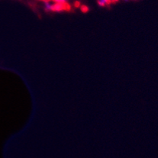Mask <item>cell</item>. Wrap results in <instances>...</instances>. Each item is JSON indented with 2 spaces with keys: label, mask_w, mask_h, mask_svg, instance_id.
Returning <instances> with one entry per match:
<instances>
[{
  "label": "cell",
  "mask_w": 158,
  "mask_h": 158,
  "mask_svg": "<svg viewBox=\"0 0 158 158\" xmlns=\"http://www.w3.org/2000/svg\"><path fill=\"white\" fill-rule=\"evenodd\" d=\"M45 9L47 11L59 12L70 10V6L68 5V3H50V2H45Z\"/></svg>",
  "instance_id": "obj_1"
},
{
  "label": "cell",
  "mask_w": 158,
  "mask_h": 158,
  "mask_svg": "<svg viewBox=\"0 0 158 158\" xmlns=\"http://www.w3.org/2000/svg\"><path fill=\"white\" fill-rule=\"evenodd\" d=\"M97 3L101 7H106L112 4V2L110 0H98Z\"/></svg>",
  "instance_id": "obj_2"
},
{
  "label": "cell",
  "mask_w": 158,
  "mask_h": 158,
  "mask_svg": "<svg viewBox=\"0 0 158 158\" xmlns=\"http://www.w3.org/2000/svg\"><path fill=\"white\" fill-rule=\"evenodd\" d=\"M54 2H60V3H67V0H51Z\"/></svg>",
  "instance_id": "obj_3"
},
{
  "label": "cell",
  "mask_w": 158,
  "mask_h": 158,
  "mask_svg": "<svg viewBox=\"0 0 158 158\" xmlns=\"http://www.w3.org/2000/svg\"><path fill=\"white\" fill-rule=\"evenodd\" d=\"M110 1L112 2V3H116V2H118L119 0H110Z\"/></svg>",
  "instance_id": "obj_4"
},
{
  "label": "cell",
  "mask_w": 158,
  "mask_h": 158,
  "mask_svg": "<svg viewBox=\"0 0 158 158\" xmlns=\"http://www.w3.org/2000/svg\"><path fill=\"white\" fill-rule=\"evenodd\" d=\"M41 1L44 2H50V1H51V0H41Z\"/></svg>",
  "instance_id": "obj_5"
}]
</instances>
